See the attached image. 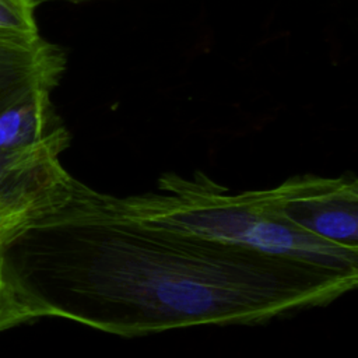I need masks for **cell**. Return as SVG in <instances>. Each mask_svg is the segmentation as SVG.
I'll return each instance as SVG.
<instances>
[{
    "label": "cell",
    "instance_id": "8",
    "mask_svg": "<svg viewBox=\"0 0 358 358\" xmlns=\"http://www.w3.org/2000/svg\"><path fill=\"white\" fill-rule=\"evenodd\" d=\"M34 7H38L42 3H49V1H69V3H84V1H92V0H28Z\"/></svg>",
    "mask_w": 358,
    "mask_h": 358
},
{
    "label": "cell",
    "instance_id": "2",
    "mask_svg": "<svg viewBox=\"0 0 358 358\" xmlns=\"http://www.w3.org/2000/svg\"><path fill=\"white\" fill-rule=\"evenodd\" d=\"M133 215L218 242L357 271L358 250L330 243L289 222L273 189L231 193L204 172L164 173L157 192L120 197Z\"/></svg>",
    "mask_w": 358,
    "mask_h": 358
},
{
    "label": "cell",
    "instance_id": "1",
    "mask_svg": "<svg viewBox=\"0 0 358 358\" xmlns=\"http://www.w3.org/2000/svg\"><path fill=\"white\" fill-rule=\"evenodd\" d=\"M4 268L39 317L122 337L253 324L327 305L358 273L141 220L69 175L0 231Z\"/></svg>",
    "mask_w": 358,
    "mask_h": 358
},
{
    "label": "cell",
    "instance_id": "6",
    "mask_svg": "<svg viewBox=\"0 0 358 358\" xmlns=\"http://www.w3.org/2000/svg\"><path fill=\"white\" fill-rule=\"evenodd\" d=\"M38 317L34 306L8 277L0 256V331Z\"/></svg>",
    "mask_w": 358,
    "mask_h": 358
},
{
    "label": "cell",
    "instance_id": "7",
    "mask_svg": "<svg viewBox=\"0 0 358 358\" xmlns=\"http://www.w3.org/2000/svg\"><path fill=\"white\" fill-rule=\"evenodd\" d=\"M28 0H0V38H35L39 29Z\"/></svg>",
    "mask_w": 358,
    "mask_h": 358
},
{
    "label": "cell",
    "instance_id": "3",
    "mask_svg": "<svg viewBox=\"0 0 358 358\" xmlns=\"http://www.w3.org/2000/svg\"><path fill=\"white\" fill-rule=\"evenodd\" d=\"M282 215L298 228L330 243L358 250V180L298 175L273 187Z\"/></svg>",
    "mask_w": 358,
    "mask_h": 358
},
{
    "label": "cell",
    "instance_id": "5",
    "mask_svg": "<svg viewBox=\"0 0 358 358\" xmlns=\"http://www.w3.org/2000/svg\"><path fill=\"white\" fill-rule=\"evenodd\" d=\"M50 92L39 88L0 109V148L70 138L52 103Z\"/></svg>",
    "mask_w": 358,
    "mask_h": 358
},
{
    "label": "cell",
    "instance_id": "4",
    "mask_svg": "<svg viewBox=\"0 0 358 358\" xmlns=\"http://www.w3.org/2000/svg\"><path fill=\"white\" fill-rule=\"evenodd\" d=\"M64 69L63 49L41 35L0 38V109L31 91H52Z\"/></svg>",
    "mask_w": 358,
    "mask_h": 358
}]
</instances>
